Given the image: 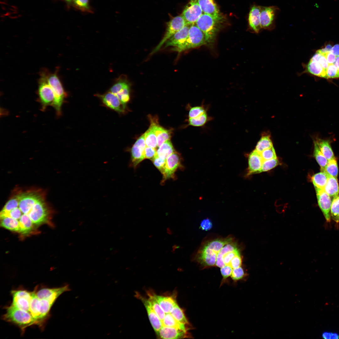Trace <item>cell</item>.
I'll list each match as a JSON object with an SVG mask.
<instances>
[{"label": "cell", "instance_id": "1", "mask_svg": "<svg viewBox=\"0 0 339 339\" xmlns=\"http://www.w3.org/2000/svg\"><path fill=\"white\" fill-rule=\"evenodd\" d=\"M195 258L204 269L216 266L220 269L230 267L234 270L241 267L242 263L240 248L231 236L204 242Z\"/></svg>", "mask_w": 339, "mask_h": 339}, {"label": "cell", "instance_id": "2", "mask_svg": "<svg viewBox=\"0 0 339 339\" xmlns=\"http://www.w3.org/2000/svg\"><path fill=\"white\" fill-rule=\"evenodd\" d=\"M40 72L44 75L53 91L54 100L52 106L56 116H59L61 115L62 106L67 96V93L64 89L57 71L52 73L44 69Z\"/></svg>", "mask_w": 339, "mask_h": 339}, {"label": "cell", "instance_id": "3", "mask_svg": "<svg viewBox=\"0 0 339 339\" xmlns=\"http://www.w3.org/2000/svg\"><path fill=\"white\" fill-rule=\"evenodd\" d=\"M222 18H215L202 13L195 24L205 35L207 45L211 46L214 43L216 36L221 26Z\"/></svg>", "mask_w": 339, "mask_h": 339}, {"label": "cell", "instance_id": "4", "mask_svg": "<svg viewBox=\"0 0 339 339\" xmlns=\"http://www.w3.org/2000/svg\"><path fill=\"white\" fill-rule=\"evenodd\" d=\"M3 319L6 321L17 325L23 330L33 324H38L30 313L12 304L7 308Z\"/></svg>", "mask_w": 339, "mask_h": 339}, {"label": "cell", "instance_id": "5", "mask_svg": "<svg viewBox=\"0 0 339 339\" xmlns=\"http://www.w3.org/2000/svg\"><path fill=\"white\" fill-rule=\"evenodd\" d=\"M206 44L205 34L196 24H191L190 27L188 36L185 43L179 47L173 48L172 50L180 53L188 49Z\"/></svg>", "mask_w": 339, "mask_h": 339}, {"label": "cell", "instance_id": "6", "mask_svg": "<svg viewBox=\"0 0 339 339\" xmlns=\"http://www.w3.org/2000/svg\"><path fill=\"white\" fill-rule=\"evenodd\" d=\"M38 100L42 111L49 106H52L54 96L53 91L44 75L41 72L38 81Z\"/></svg>", "mask_w": 339, "mask_h": 339}, {"label": "cell", "instance_id": "7", "mask_svg": "<svg viewBox=\"0 0 339 339\" xmlns=\"http://www.w3.org/2000/svg\"><path fill=\"white\" fill-rule=\"evenodd\" d=\"M186 25V21L182 15L173 18L167 23L166 32L163 38L153 50L151 54L158 51L168 40Z\"/></svg>", "mask_w": 339, "mask_h": 339}, {"label": "cell", "instance_id": "8", "mask_svg": "<svg viewBox=\"0 0 339 339\" xmlns=\"http://www.w3.org/2000/svg\"><path fill=\"white\" fill-rule=\"evenodd\" d=\"M95 95L107 107L119 113L122 114L126 112V104L122 103L115 94L109 91L103 94H97Z\"/></svg>", "mask_w": 339, "mask_h": 339}, {"label": "cell", "instance_id": "9", "mask_svg": "<svg viewBox=\"0 0 339 339\" xmlns=\"http://www.w3.org/2000/svg\"><path fill=\"white\" fill-rule=\"evenodd\" d=\"M146 146L144 134L136 141L131 149L130 165L134 168L145 159L144 150Z\"/></svg>", "mask_w": 339, "mask_h": 339}, {"label": "cell", "instance_id": "10", "mask_svg": "<svg viewBox=\"0 0 339 339\" xmlns=\"http://www.w3.org/2000/svg\"><path fill=\"white\" fill-rule=\"evenodd\" d=\"M11 294L13 297L12 304L30 313V304L32 292L25 290H14L12 291Z\"/></svg>", "mask_w": 339, "mask_h": 339}, {"label": "cell", "instance_id": "11", "mask_svg": "<svg viewBox=\"0 0 339 339\" xmlns=\"http://www.w3.org/2000/svg\"><path fill=\"white\" fill-rule=\"evenodd\" d=\"M203 13L197 0H191L184 9L181 15L187 24H195Z\"/></svg>", "mask_w": 339, "mask_h": 339}, {"label": "cell", "instance_id": "12", "mask_svg": "<svg viewBox=\"0 0 339 339\" xmlns=\"http://www.w3.org/2000/svg\"><path fill=\"white\" fill-rule=\"evenodd\" d=\"M180 158L179 154L176 152L171 154L166 159L161 183H163L169 179L174 178L175 172L178 168L181 166Z\"/></svg>", "mask_w": 339, "mask_h": 339}, {"label": "cell", "instance_id": "13", "mask_svg": "<svg viewBox=\"0 0 339 339\" xmlns=\"http://www.w3.org/2000/svg\"><path fill=\"white\" fill-rule=\"evenodd\" d=\"M319 206L322 211L326 221L330 223L331 221V208L332 203L331 197L324 189L315 188Z\"/></svg>", "mask_w": 339, "mask_h": 339}, {"label": "cell", "instance_id": "14", "mask_svg": "<svg viewBox=\"0 0 339 339\" xmlns=\"http://www.w3.org/2000/svg\"><path fill=\"white\" fill-rule=\"evenodd\" d=\"M276 7H261L260 13V23L261 29L271 30L274 27Z\"/></svg>", "mask_w": 339, "mask_h": 339}, {"label": "cell", "instance_id": "15", "mask_svg": "<svg viewBox=\"0 0 339 339\" xmlns=\"http://www.w3.org/2000/svg\"><path fill=\"white\" fill-rule=\"evenodd\" d=\"M70 290L68 285L61 287L41 289L35 292L37 297L40 299H46L54 303L56 299L62 293Z\"/></svg>", "mask_w": 339, "mask_h": 339}, {"label": "cell", "instance_id": "16", "mask_svg": "<svg viewBox=\"0 0 339 339\" xmlns=\"http://www.w3.org/2000/svg\"><path fill=\"white\" fill-rule=\"evenodd\" d=\"M191 25H186L175 34L165 42L164 47L173 46L174 48H177L184 44L188 38Z\"/></svg>", "mask_w": 339, "mask_h": 339}, {"label": "cell", "instance_id": "17", "mask_svg": "<svg viewBox=\"0 0 339 339\" xmlns=\"http://www.w3.org/2000/svg\"><path fill=\"white\" fill-rule=\"evenodd\" d=\"M263 161L260 153L255 149L251 152L248 156V167L245 176L261 173Z\"/></svg>", "mask_w": 339, "mask_h": 339}, {"label": "cell", "instance_id": "18", "mask_svg": "<svg viewBox=\"0 0 339 339\" xmlns=\"http://www.w3.org/2000/svg\"><path fill=\"white\" fill-rule=\"evenodd\" d=\"M156 334L162 339H180L188 336L187 332L179 329L165 326H162Z\"/></svg>", "mask_w": 339, "mask_h": 339}, {"label": "cell", "instance_id": "19", "mask_svg": "<svg viewBox=\"0 0 339 339\" xmlns=\"http://www.w3.org/2000/svg\"><path fill=\"white\" fill-rule=\"evenodd\" d=\"M261 6H253L249 12L248 21L249 26L256 33H258L261 29L260 23V13Z\"/></svg>", "mask_w": 339, "mask_h": 339}, {"label": "cell", "instance_id": "20", "mask_svg": "<svg viewBox=\"0 0 339 339\" xmlns=\"http://www.w3.org/2000/svg\"><path fill=\"white\" fill-rule=\"evenodd\" d=\"M203 13L215 18H222L218 8L213 0H197Z\"/></svg>", "mask_w": 339, "mask_h": 339}, {"label": "cell", "instance_id": "21", "mask_svg": "<svg viewBox=\"0 0 339 339\" xmlns=\"http://www.w3.org/2000/svg\"><path fill=\"white\" fill-rule=\"evenodd\" d=\"M140 299L146 308L151 324L156 333L162 326V322L152 308L148 300L143 298H140Z\"/></svg>", "mask_w": 339, "mask_h": 339}, {"label": "cell", "instance_id": "22", "mask_svg": "<svg viewBox=\"0 0 339 339\" xmlns=\"http://www.w3.org/2000/svg\"><path fill=\"white\" fill-rule=\"evenodd\" d=\"M151 124L153 126L155 132L157 140V147H159L165 142L170 140L171 132L160 126L157 123L151 120Z\"/></svg>", "mask_w": 339, "mask_h": 339}, {"label": "cell", "instance_id": "23", "mask_svg": "<svg viewBox=\"0 0 339 339\" xmlns=\"http://www.w3.org/2000/svg\"><path fill=\"white\" fill-rule=\"evenodd\" d=\"M155 299L165 313H170L177 304L175 299L171 296H164L154 294Z\"/></svg>", "mask_w": 339, "mask_h": 339}, {"label": "cell", "instance_id": "24", "mask_svg": "<svg viewBox=\"0 0 339 339\" xmlns=\"http://www.w3.org/2000/svg\"><path fill=\"white\" fill-rule=\"evenodd\" d=\"M314 139L315 140L321 151L328 160L335 158L330 140L323 139L318 137H316Z\"/></svg>", "mask_w": 339, "mask_h": 339}, {"label": "cell", "instance_id": "25", "mask_svg": "<svg viewBox=\"0 0 339 339\" xmlns=\"http://www.w3.org/2000/svg\"><path fill=\"white\" fill-rule=\"evenodd\" d=\"M309 73L314 75L326 78V72L317 61L310 60L308 63L305 65L304 72Z\"/></svg>", "mask_w": 339, "mask_h": 339}, {"label": "cell", "instance_id": "26", "mask_svg": "<svg viewBox=\"0 0 339 339\" xmlns=\"http://www.w3.org/2000/svg\"><path fill=\"white\" fill-rule=\"evenodd\" d=\"M327 174L328 179L324 190L331 197H333L339 193V187L337 180V178L330 175L327 173Z\"/></svg>", "mask_w": 339, "mask_h": 339}, {"label": "cell", "instance_id": "27", "mask_svg": "<svg viewBox=\"0 0 339 339\" xmlns=\"http://www.w3.org/2000/svg\"><path fill=\"white\" fill-rule=\"evenodd\" d=\"M162 326L173 327L179 329L185 332L188 330L186 325L177 321L170 313H165L164 318L162 321Z\"/></svg>", "mask_w": 339, "mask_h": 339}, {"label": "cell", "instance_id": "28", "mask_svg": "<svg viewBox=\"0 0 339 339\" xmlns=\"http://www.w3.org/2000/svg\"><path fill=\"white\" fill-rule=\"evenodd\" d=\"M176 152L170 140L166 141L157 150V155L159 157L166 159L173 153Z\"/></svg>", "mask_w": 339, "mask_h": 339}, {"label": "cell", "instance_id": "29", "mask_svg": "<svg viewBox=\"0 0 339 339\" xmlns=\"http://www.w3.org/2000/svg\"><path fill=\"white\" fill-rule=\"evenodd\" d=\"M328 176L324 171L315 174L311 178L312 181L315 188L324 189L327 183Z\"/></svg>", "mask_w": 339, "mask_h": 339}, {"label": "cell", "instance_id": "30", "mask_svg": "<svg viewBox=\"0 0 339 339\" xmlns=\"http://www.w3.org/2000/svg\"><path fill=\"white\" fill-rule=\"evenodd\" d=\"M144 134L146 146L156 148L157 147V137L153 128L151 124Z\"/></svg>", "mask_w": 339, "mask_h": 339}, {"label": "cell", "instance_id": "31", "mask_svg": "<svg viewBox=\"0 0 339 339\" xmlns=\"http://www.w3.org/2000/svg\"><path fill=\"white\" fill-rule=\"evenodd\" d=\"M331 218L337 224L339 223V193L333 197L331 208Z\"/></svg>", "mask_w": 339, "mask_h": 339}, {"label": "cell", "instance_id": "32", "mask_svg": "<svg viewBox=\"0 0 339 339\" xmlns=\"http://www.w3.org/2000/svg\"><path fill=\"white\" fill-rule=\"evenodd\" d=\"M314 144V156L320 167L321 169H324L328 162V160L323 155L315 140L313 139Z\"/></svg>", "mask_w": 339, "mask_h": 339}, {"label": "cell", "instance_id": "33", "mask_svg": "<svg viewBox=\"0 0 339 339\" xmlns=\"http://www.w3.org/2000/svg\"><path fill=\"white\" fill-rule=\"evenodd\" d=\"M178 322L185 325H188L189 322L183 310L176 304L170 313Z\"/></svg>", "mask_w": 339, "mask_h": 339}, {"label": "cell", "instance_id": "34", "mask_svg": "<svg viewBox=\"0 0 339 339\" xmlns=\"http://www.w3.org/2000/svg\"><path fill=\"white\" fill-rule=\"evenodd\" d=\"M330 175L337 178L338 174V167L336 158L328 160L324 169H321Z\"/></svg>", "mask_w": 339, "mask_h": 339}, {"label": "cell", "instance_id": "35", "mask_svg": "<svg viewBox=\"0 0 339 339\" xmlns=\"http://www.w3.org/2000/svg\"><path fill=\"white\" fill-rule=\"evenodd\" d=\"M273 146L270 137L268 135L262 136L257 143L255 150L261 153L262 151Z\"/></svg>", "mask_w": 339, "mask_h": 339}, {"label": "cell", "instance_id": "36", "mask_svg": "<svg viewBox=\"0 0 339 339\" xmlns=\"http://www.w3.org/2000/svg\"><path fill=\"white\" fill-rule=\"evenodd\" d=\"M209 118L206 112L197 117L189 118V125L196 127L202 126L206 124Z\"/></svg>", "mask_w": 339, "mask_h": 339}, {"label": "cell", "instance_id": "37", "mask_svg": "<svg viewBox=\"0 0 339 339\" xmlns=\"http://www.w3.org/2000/svg\"><path fill=\"white\" fill-rule=\"evenodd\" d=\"M148 300L152 308L162 322L165 316V313L162 309L153 295L150 294Z\"/></svg>", "mask_w": 339, "mask_h": 339}, {"label": "cell", "instance_id": "38", "mask_svg": "<svg viewBox=\"0 0 339 339\" xmlns=\"http://www.w3.org/2000/svg\"><path fill=\"white\" fill-rule=\"evenodd\" d=\"M279 164V161L277 158L263 160L261 173L269 171Z\"/></svg>", "mask_w": 339, "mask_h": 339}, {"label": "cell", "instance_id": "39", "mask_svg": "<svg viewBox=\"0 0 339 339\" xmlns=\"http://www.w3.org/2000/svg\"><path fill=\"white\" fill-rule=\"evenodd\" d=\"M151 161L154 165L163 175L164 171L166 159L161 158L156 155Z\"/></svg>", "mask_w": 339, "mask_h": 339}, {"label": "cell", "instance_id": "40", "mask_svg": "<svg viewBox=\"0 0 339 339\" xmlns=\"http://www.w3.org/2000/svg\"><path fill=\"white\" fill-rule=\"evenodd\" d=\"M206 110L202 106H197L191 107L189 112V118H194L206 112Z\"/></svg>", "mask_w": 339, "mask_h": 339}, {"label": "cell", "instance_id": "41", "mask_svg": "<svg viewBox=\"0 0 339 339\" xmlns=\"http://www.w3.org/2000/svg\"><path fill=\"white\" fill-rule=\"evenodd\" d=\"M263 160L277 158L276 152L273 146L265 149L260 153Z\"/></svg>", "mask_w": 339, "mask_h": 339}, {"label": "cell", "instance_id": "42", "mask_svg": "<svg viewBox=\"0 0 339 339\" xmlns=\"http://www.w3.org/2000/svg\"><path fill=\"white\" fill-rule=\"evenodd\" d=\"M246 275V273L241 266L234 269L230 277L234 281H237L243 278Z\"/></svg>", "mask_w": 339, "mask_h": 339}, {"label": "cell", "instance_id": "43", "mask_svg": "<svg viewBox=\"0 0 339 339\" xmlns=\"http://www.w3.org/2000/svg\"><path fill=\"white\" fill-rule=\"evenodd\" d=\"M326 78H335L339 77V72L334 64H329L326 71Z\"/></svg>", "mask_w": 339, "mask_h": 339}, {"label": "cell", "instance_id": "44", "mask_svg": "<svg viewBox=\"0 0 339 339\" xmlns=\"http://www.w3.org/2000/svg\"><path fill=\"white\" fill-rule=\"evenodd\" d=\"M145 159L152 160L157 155V150L155 148L146 146L144 150Z\"/></svg>", "mask_w": 339, "mask_h": 339}, {"label": "cell", "instance_id": "45", "mask_svg": "<svg viewBox=\"0 0 339 339\" xmlns=\"http://www.w3.org/2000/svg\"><path fill=\"white\" fill-rule=\"evenodd\" d=\"M75 5L78 8L83 11L89 9V0H73Z\"/></svg>", "mask_w": 339, "mask_h": 339}, {"label": "cell", "instance_id": "46", "mask_svg": "<svg viewBox=\"0 0 339 339\" xmlns=\"http://www.w3.org/2000/svg\"><path fill=\"white\" fill-rule=\"evenodd\" d=\"M212 226V223L211 220L209 218H206L201 222L200 228L203 230L207 231L210 229Z\"/></svg>", "mask_w": 339, "mask_h": 339}, {"label": "cell", "instance_id": "47", "mask_svg": "<svg viewBox=\"0 0 339 339\" xmlns=\"http://www.w3.org/2000/svg\"><path fill=\"white\" fill-rule=\"evenodd\" d=\"M321 55L325 56L329 64H333L335 62L336 56L331 51Z\"/></svg>", "mask_w": 339, "mask_h": 339}, {"label": "cell", "instance_id": "48", "mask_svg": "<svg viewBox=\"0 0 339 339\" xmlns=\"http://www.w3.org/2000/svg\"><path fill=\"white\" fill-rule=\"evenodd\" d=\"M322 337L324 339H339V335L336 333L325 331L322 333Z\"/></svg>", "mask_w": 339, "mask_h": 339}, {"label": "cell", "instance_id": "49", "mask_svg": "<svg viewBox=\"0 0 339 339\" xmlns=\"http://www.w3.org/2000/svg\"><path fill=\"white\" fill-rule=\"evenodd\" d=\"M317 62H319L326 72L329 64L325 56L321 55Z\"/></svg>", "mask_w": 339, "mask_h": 339}, {"label": "cell", "instance_id": "50", "mask_svg": "<svg viewBox=\"0 0 339 339\" xmlns=\"http://www.w3.org/2000/svg\"><path fill=\"white\" fill-rule=\"evenodd\" d=\"M331 52L336 56H339V44H336L332 47Z\"/></svg>", "mask_w": 339, "mask_h": 339}, {"label": "cell", "instance_id": "51", "mask_svg": "<svg viewBox=\"0 0 339 339\" xmlns=\"http://www.w3.org/2000/svg\"><path fill=\"white\" fill-rule=\"evenodd\" d=\"M334 64L336 67L339 72V56H336V60Z\"/></svg>", "mask_w": 339, "mask_h": 339}, {"label": "cell", "instance_id": "52", "mask_svg": "<svg viewBox=\"0 0 339 339\" xmlns=\"http://www.w3.org/2000/svg\"><path fill=\"white\" fill-rule=\"evenodd\" d=\"M66 0V1H67V2H71L72 1V0Z\"/></svg>", "mask_w": 339, "mask_h": 339}]
</instances>
